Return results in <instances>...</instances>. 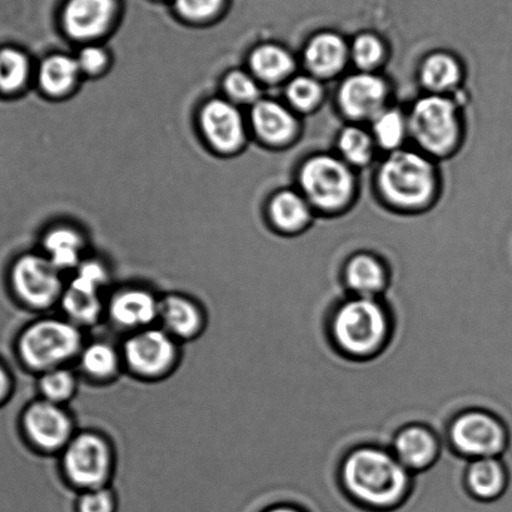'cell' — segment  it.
Returning a JSON list of instances; mask_svg holds the SVG:
<instances>
[{
	"mask_svg": "<svg viewBox=\"0 0 512 512\" xmlns=\"http://www.w3.org/2000/svg\"><path fill=\"white\" fill-rule=\"evenodd\" d=\"M449 440L452 449L467 459L500 457L506 450L507 431L490 412L467 410L451 422Z\"/></svg>",
	"mask_w": 512,
	"mask_h": 512,
	"instance_id": "cell-9",
	"label": "cell"
},
{
	"mask_svg": "<svg viewBox=\"0 0 512 512\" xmlns=\"http://www.w3.org/2000/svg\"><path fill=\"white\" fill-rule=\"evenodd\" d=\"M303 59L311 76L327 79L337 76L350 61V46L340 34L322 32L307 43Z\"/></svg>",
	"mask_w": 512,
	"mask_h": 512,
	"instance_id": "cell-19",
	"label": "cell"
},
{
	"mask_svg": "<svg viewBox=\"0 0 512 512\" xmlns=\"http://www.w3.org/2000/svg\"><path fill=\"white\" fill-rule=\"evenodd\" d=\"M407 119L410 136L427 156H447L460 142L459 108L449 97L430 94L420 98Z\"/></svg>",
	"mask_w": 512,
	"mask_h": 512,
	"instance_id": "cell-5",
	"label": "cell"
},
{
	"mask_svg": "<svg viewBox=\"0 0 512 512\" xmlns=\"http://www.w3.org/2000/svg\"><path fill=\"white\" fill-rule=\"evenodd\" d=\"M38 389L43 400L64 406L77 394V376L67 366L58 367V369L41 374L38 380Z\"/></svg>",
	"mask_w": 512,
	"mask_h": 512,
	"instance_id": "cell-31",
	"label": "cell"
},
{
	"mask_svg": "<svg viewBox=\"0 0 512 512\" xmlns=\"http://www.w3.org/2000/svg\"><path fill=\"white\" fill-rule=\"evenodd\" d=\"M159 298L141 287H126L113 293L106 313L114 326L129 333L146 330L158 323Z\"/></svg>",
	"mask_w": 512,
	"mask_h": 512,
	"instance_id": "cell-13",
	"label": "cell"
},
{
	"mask_svg": "<svg viewBox=\"0 0 512 512\" xmlns=\"http://www.w3.org/2000/svg\"><path fill=\"white\" fill-rule=\"evenodd\" d=\"M337 148L342 161L351 168H362L372 162L377 146L371 132L359 126H350L342 129Z\"/></svg>",
	"mask_w": 512,
	"mask_h": 512,
	"instance_id": "cell-29",
	"label": "cell"
},
{
	"mask_svg": "<svg viewBox=\"0 0 512 512\" xmlns=\"http://www.w3.org/2000/svg\"><path fill=\"white\" fill-rule=\"evenodd\" d=\"M76 59L81 72L88 74L101 72L108 62L107 53L99 47L84 48Z\"/></svg>",
	"mask_w": 512,
	"mask_h": 512,
	"instance_id": "cell-38",
	"label": "cell"
},
{
	"mask_svg": "<svg viewBox=\"0 0 512 512\" xmlns=\"http://www.w3.org/2000/svg\"><path fill=\"white\" fill-rule=\"evenodd\" d=\"M81 73L77 59L57 54L46 59L39 69V82L44 91L58 96L67 92L76 83Z\"/></svg>",
	"mask_w": 512,
	"mask_h": 512,
	"instance_id": "cell-30",
	"label": "cell"
},
{
	"mask_svg": "<svg viewBox=\"0 0 512 512\" xmlns=\"http://www.w3.org/2000/svg\"><path fill=\"white\" fill-rule=\"evenodd\" d=\"M389 281V267L376 252L352 253L345 263L344 282L351 296L379 298L384 295Z\"/></svg>",
	"mask_w": 512,
	"mask_h": 512,
	"instance_id": "cell-16",
	"label": "cell"
},
{
	"mask_svg": "<svg viewBox=\"0 0 512 512\" xmlns=\"http://www.w3.org/2000/svg\"><path fill=\"white\" fill-rule=\"evenodd\" d=\"M118 501L109 486L83 491L76 502V512H117Z\"/></svg>",
	"mask_w": 512,
	"mask_h": 512,
	"instance_id": "cell-36",
	"label": "cell"
},
{
	"mask_svg": "<svg viewBox=\"0 0 512 512\" xmlns=\"http://www.w3.org/2000/svg\"><path fill=\"white\" fill-rule=\"evenodd\" d=\"M84 345L81 327L67 318L48 317L22 333L19 354L29 369L43 374L77 360Z\"/></svg>",
	"mask_w": 512,
	"mask_h": 512,
	"instance_id": "cell-4",
	"label": "cell"
},
{
	"mask_svg": "<svg viewBox=\"0 0 512 512\" xmlns=\"http://www.w3.org/2000/svg\"><path fill=\"white\" fill-rule=\"evenodd\" d=\"M412 472L392 451L376 446L360 447L346 457L341 480L347 494L366 509L390 511L409 496Z\"/></svg>",
	"mask_w": 512,
	"mask_h": 512,
	"instance_id": "cell-1",
	"label": "cell"
},
{
	"mask_svg": "<svg viewBox=\"0 0 512 512\" xmlns=\"http://www.w3.org/2000/svg\"><path fill=\"white\" fill-rule=\"evenodd\" d=\"M251 122L262 141L276 146L290 142L297 132L295 114L291 109L271 99H260L253 104Z\"/></svg>",
	"mask_w": 512,
	"mask_h": 512,
	"instance_id": "cell-20",
	"label": "cell"
},
{
	"mask_svg": "<svg viewBox=\"0 0 512 512\" xmlns=\"http://www.w3.org/2000/svg\"><path fill=\"white\" fill-rule=\"evenodd\" d=\"M270 217L278 230L297 233L310 223L312 207L301 192L285 190L272 198Z\"/></svg>",
	"mask_w": 512,
	"mask_h": 512,
	"instance_id": "cell-25",
	"label": "cell"
},
{
	"mask_svg": "<svg viewBox=\"0 0 512 512\" xmlns=\"http://www.w3.org/2000/svg\"><path fill=\"white\" fill-rule=\"evenodd\" d=\"M325 89L320 79L311 76L291 78L286 88V97L293 111L311 113L320 106Z\"/></svg>",
	"mask_w": 512,
	"mask_h": 512,
	"instance_id": "cell-32",
	"label": "cell"
},
{
	"mask_svg": "<svg viewBox=\"0 0 512 512\" xmlns=\"http://www.w3.org/2000/svg\"><path fill=\"white\" fill-rule=\"evenodd\" d=\"M250 66L255 77L266 83H278L290 78L296 68L295 58L277 44H263L252 52Z\"/></svg>",
	"mask_w": 512,
	"mask_h": 512,
	"instance_id": "cell-26",
	"label": "cell"
},
{
	"mask_svg": "<svg viewBox=\"0 0 512 512\" xmlns=\"http://www.w3.org/2000/svg\"><path fill=\"white\" fill-rule=\"evenodd\" d=\"M61 271L46 256L26 255L14 265L12 278L19 298L36 310L59 305L64 283Z\"/></svg>",
	"mask_w": 512,
	"mask_h": 512,
	"instance_id": "cell-10",
	"label": "cell"
},
{
	"mask_svg": "<svg viewBox=\"0 0 512 512\" xmlns=\"http://www.w3.org/2000/svg\"><path fill=\"white\" fill-rule=\"evenodd\" d=\"M23 426L28 440L47 454L62 452L76 435L73 419L64 406L43 399L29 405Z\"/></svg>",
	"mask_w": 512,
	"mask_h": 512,
	"instance_id": "cell-11",
	"label": "cell"
},
{
	"mask_svg": "<svg viewBox=\"0 0 512 512\" xmlns=\"http://www.w3.org/2000/svg\"><path fill=\"white\" fill-rule=\"evenodd\" d=\"M201 124L208 141L218 151H236L245 142L246 129L240 111L223 99H213L203 107Z\"/></svg>",
	"mask_w": 512,
	"mask_h": 512,
	"instance_id": "cell-15",
	"label": "cell"
},
{
	"mask_svg": "<svg viewBox=\"0 0 512 512\" xmlns=\"http://www.w3.org/2000/svg\"><path fill=\"white\" fill-rule=\"evenodd\" d=\"M371 134L376 146L387 152L402 149L407 136H410L409 119L395 108H386L371 121Z\"/></svg>",
	"mask_w": 512,
	"mask_h": 512,
	"instance_id": "cell-28",
	"label": "cell"
},
{
	"mask_svg": "<svg viewBox=\"0 0 512 512\" xmlns=\"http://www.w3.org/2000/svg\"><path fill=\"white\" fill-rule=\"evenodd\" d=\"M64 318L78 327L96 325L106 313L107 303L103 301L102 293L76 285L69 281L64 288L61 301Z\"/></svg>",
	"mask_w": 512,
	"mask_h": 512,
	"instance_id": "cell-22",
	"label": "cell"
},
{
	"mask_svg": "<svg viewBox=\"0 0 512 512\" xmlns=\"http://www.w3.org/2000/svg\"><path fill=\"white\" fill-rule=\"evenodd\" d=\"M389 93L385 79L374 72L355 73L338 89V107L352 121H372L387 108Z\"/></svg>",
	"mask_w": 512,
	"mask_h": 512,
	"instance_id": "cell-12",
	"label": "cell"
},
{
	"mask_svg": "<svg viewBox=\"0 0 512 512\" xmlns=\"http://www.w3.org/2000/svg\"><path fill=\"white\" fill-rule=\"evenodd\" d=\"M470 494L480 501H494L504 494L507 472L500 457L471 460L466 472Z\"/></svg>",
	"mask_w": 512,
	"mask_h": 512,
	"instance_id": "cell-21",
	"label": "cell"
},
{
	"mask_svg": "<svg viewBox=\"0 0 512 512\" xmlns=\"http://www.w3.org/2000/svg\"><path fill=\"white\" fill-rule=\"evenodd\" d=\"M384 42L375 34H360L350 44V61L360 72H374L385 59Z\"/></svg>",
	"mask_w": 512,
	"mask_h": 512,
	"instance_id": "cell-33",
	"label": "cell"
},
{
	"mask_svg": "<svg viewBox=\"0 0 512 512\" xmlns=\"http://www.w3.org/2000/svg\"><path fill=\"white\" fill-rule=\"evenodd\" d=\"M158 325L176 341H192L205 330L206 316L200 303L171 293L159 298Z\"/></svg>",
	"mask_w": 512,
	"mask_h": 512,
	"instance_id": "cell-17",
	"label": "cell"
},
{
	"mask_svg": "<svg viewBox=\"0 0 512 512\" xmlns=\"http://www.w3.org/2000/svg\"><path fill=\"white\" fill-rule=\"evenodd\" d=\"M8 386L9 381L6 371H4L2 367H0V399H2L4 395H6V392L8 391Z\"/></svg>",
	"mask_w": 512,
	"mask_h": 512,
	"instance_id": "cell-40",
	"label": "cell"
},
{
	"mask_svg": "<svg viewBox=\"0 0 512 512\" xmlns=\"http://www.w3.org/2000/svg\"><path fill=\"white\" fill-rule=\"evenodd\" d=\"M511 415H512V412H511ZM511 415L507 416V419H509V417H510ZM507 419L502 420L501 422H504V421H506Z\"/></svg>",
	"mask_w": 512,
	"mask_h": 512,
	"instance_id": "cell-41",
	"label": "cell"
},
{
	"mask_svg": "<svg viewBox=\"0 0 512 512\" xmlns=\"http://www.w3.org/2000/svg\"><path fill=\"white\" fill-rule=\"evenodd\" d=\"M260 512H305L301 509H298L296 506L292 505H275L271 507H267L265 510H261Z\"/></svg>",
	"mask_w": 512,
	"mask_h": 512,
	"instance_id": "cell-39",
	"label": "cell"
},
{
	"mask_svg": "<svg viewBox=\"0 0 512 512\" xmlns=\"http://www.w3.org/2000/svg\"><path fill=\"white\" fill-rule=\"evenodd\" d=\"M118 11L117 0H68L62 22L68 36L77 41L102 36Z\"/></svg>",
	"mask_w": 512,
	"mask_h": 512,
	"instance_id": "cell-14",
	"label": "cell"
},
{
	"mask_svg": "<svg viewBox=\"0 0 512 512\" xmlns=\"http://www.w3.org/2000/svg\"><path fill=\"white\" fill-rule=\"evenodd\" d=\"M300 192L312 208L336 212L354 198L356 181L352 168L340 157L318 154L300 169Z\"/></svg>",
	"mask_w": 512,
	"mask_h": 512,
	"instance_id": "cell-6",
	"label": "cell"
},
{
	"mask_svg": "<svg viewBox=\"0 0 512 512\" xmlns=\"http://www.w3.org/2000/svg\"><path fill=\"white\" fill-rule=\"evenodd\" d=\"M121 352L123 365L143 380L163 379L180 359L178 341L157 326L129 333Z\"/></svg>",
	"mask_w": 512,
	"mask_h": 512,
	"instance_id": "cell-8",
	"label": "cell"
},
{
	"mask_svg": "<svg viewBox=\"0 0 512 512\" xmlns=\"http://www.w3.org/2000/svg\"><path fill=\"white\" fill-rule=\"evenodd\" d=\"M420 81L427 91L445 96L462 81L461 64L449 53L436 52L424 59L420 67Z\"/></svg>",
	"mask_w": 512,
	"mask_h": 512,
	"instance_id": "cell-24",
	"label": "cell"
},
{
	"mask_svg": "<svg viewBox=\"0 0 512 512\" xmlns=\"http://www.w3.org/2000/svg\"><path fill=\"white\" fill-rule=\"evenodd\" d=\"M382 197L401 210H420L434 196L437 180L434 163L417 151L390 153L379 171Z\"/></svg>",
	"mask_w": 512,
	"mask_h": 512,
	"instance_id": "cell-3",
	"label": "cell"
},
{
	"mask_svg": "<svg viewBox=\"0 0 512 512\" xmlns=\"http://www.w3.org/2000/svg\"><path fill=\"white\" fill-rule=\"evenodd\" d=\"M28 73V59L21 51L0 49V91H17L26 82Z\"/></svg>",
	"mask_w": 512,
	"mask_h": 512,
	"instance_id": "cell-34",
	"label": "cell"
},
{
	"mask_svg": "<svg viewBox=\"0 0 512 512\" xmlns=\"http://www.w3.org/2000/svg\"><path fill=\"white\" fill-rule=\"evenodd\" d=\"M61 454L63 474L76 489L83 492L108 486L114 454L106 437L94 431L79 432Z\"/></svg>",
	"mask_w": 512,
	"mask_h": 512,
	"instance_id": "cell-7",
	"label": "cell"
},
{
	"mask_svg": "<svg viewBox=\"0 0 512 512\" xmlns=\"http://www.w3.org/2000/svg\"><path fill=\"white\" fill-rule=\"evenodd\" d=\"M77 360L83 374L97 382L116 379L123 365L122 352L103 340L84 345Z\"/></svg>",
	"mask_w": 512,
	"mask_h": 512,
	"instance_id": "cell-23",
	"label": "cell"
},
{
	"mask_svg": "<svg viewBox=\"0 0 512 512\" xmlns=\"http://www.w3.org/2000/svg\"><path fill=\"white\" fill-rule=\"evenodd\" d=\"M178 14L188 21L201 22L216 17L225 0H173Z\"/></svg>",
	"mask_w": 512,
	"mask_h": 512,
	"instance_id": "cell-37",
	"label": "cell"
},
{
	"mask_svg": "<svg viewBox=\"0 0 512 512\" xmlns=\"http://www.w3.org/2000/svg\"><path fill=\"white\" fill-rule=\"evenodd\" d=\"M83 240L71 228H57L44 238L47 258L59 271L76 270L83 261Z\"/></svg>",
	"mask_w": 512,
	"mask_h": 512,
	"instance_id": "cell-27",
	"label": "cell"
},
{
	"mask_svg": "<svg viewBox=\"0 0 512 512\" xmlns=\"http://www.w3.org/2000/svg\"><path fill=\"white\" fill-rule=\"evenodd\" d=\"M392 320L384 300L350 296L333 312L330 333L338 350L352 359L380 354L389 341Z\"/></svg>",
	"mask_w": 512,
	"mask_h": 512,
	"instance_id": "cell-2",
	"label": "cell"
},
{
	"mask_svg": "<svg viewBox=\"0 0 512 512\" xmlns=\"http://www.w3.org/2000/svg\"><path fill=\"white\" fill-rule=\"evenodd\" d=\"M228 96L241 103H257L260 101V87L255 77L241 71L228 74L225 81Z\"/></svg>",
	"mask_w": 512,
	"mask_h": 512,
	"instance_id": "cell-35",
	"label": "cell"
},
{
	"mask_svg": "<svg viewBox=\"0 0 512 512\" xmlns=\"http://www.w3.org/2000/svg\"><path fill=\"white\" fill-rule=\"evenodd\" d=\"M391 451L407 470L416 474L434 464L440 454V442L429 427L411 425L397 434Z\"/></svg>",
	"mask_w": 512,
	"mask_h": 512,
	"instance_id": "cell-18",
	"label": "cell"
}]
</instances>
